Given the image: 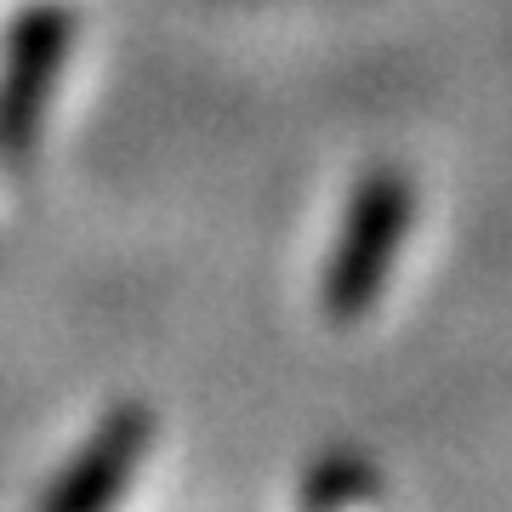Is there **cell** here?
<instances>
[{
  "instance_id": "obj_1",
  "label": "cell",
  "mask_w": 512,
  "mask_h": 512,
  "mask_svg": "<svg viewBox=\"0 0 512 512\" xmlns=\"http://www.w3.org/2000/svg\"><path fill=\"white\" fill-rule=\"evenodd\" d=\"M416 222V188L399 165H376L348 194L336 245L319 268V313L330 325H359L382 302L393 262L404 251V234Z\"/></svg>"
},
{
  "instance_id": "obj_2",
  "label": "cell",
  "mask_w": 512,
  "mask_h": 512,
  "mask_svg": "<svg viewBox=\"0 0 512 512\" xmlns=\"http://www.w3.org/2000/svg\"><path fill=\"white\" fill-rule=\"evenodd\" d=\"M74 52V6L35 0L0 40V160H23L46 131L52 92L63 86Z\"/></svg>"
},
{
  "instance_id": "obj_3",
  "label": "cell",
  "mask_w": 512,
  "mask_h": 512,
  "mask_svg": "<svg viewBox=\"0 0 512 512\" xmlns=\"http://www.w3.org/2000/svg\"><path fill=\"white\" fill-rule=\"evenodd\" d=\"M154 433H160V421L148 404H109L92 421V433L74 444V456L46 478V490L35 495V512H114L126 501L143 456L154 450Z\"/></svg>"
},
{
  "instance_id": "obj_4",
  "label": "cell",
  "mask_w": 512,
  "mask_h": 512,
  "mask_svg": "<svg viewBox=\"0 0 512 512\" xmlns=\"http://www.w3.org/2000/svg\"><path fill=\"white\" fill-rule=\"evenodd\" d=\"M382 495V478L359 450H325L302 478V512H353Z\"/></svg>"
}]
</instances>
